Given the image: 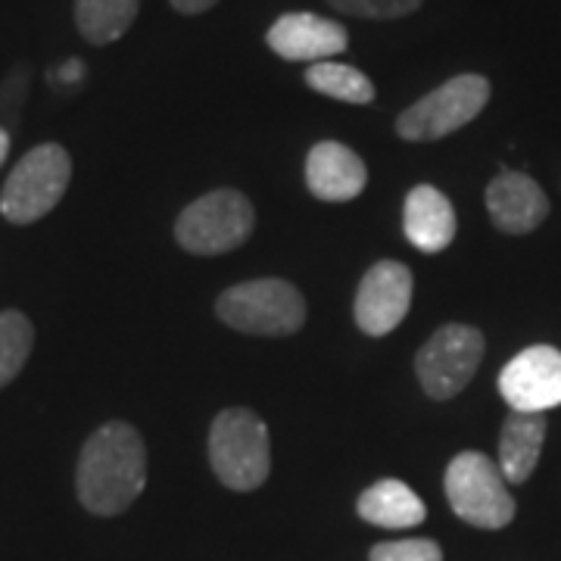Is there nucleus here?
<instances>
[{"instance_id": "39448f33", "label": "nucleus", "mask_w": 561, "mask_h": 561, "mask_svg": "<svg viewBox=\"0 0 561 561\" xmlns=\"http://www.w3.org/2000/svg\"><path fill=\"white\" fill-rule=\"evenodd\" d=\"M446 500L461 522L481 530H502L515 518V500L500 465L483 453H459L446 468Z\"/></svg>"}, {"instance_id": "4be33fe9", "label": "nucleus", "mask_w": 561, "mask_h": 561, "mask_svg": "<svg viewBox=\"0 0 561 561\" xmlns=\"http://www.w3.org/2000/svg\"><path fill=\"white\" fill-rule=\"evenodd\" d=\"M175 10H179L181 16H197V13H206V10H213L219 0H169Z\"/></svg>"}, {"instance_id": "423d86ee", "label": "nucleus", "mask_w": 561, "mask_h": 561, "mask_svg": "<svg viewBox=\"0 0 561 561\" xmlns=\"http://www.w3.org/2000/svg\"><path fill=\"white\" fill-rule=\"evenodd\" d=\"M253 203L241 191L221 187L191 203L175 221V238L197 256H219L238 250L253 234Z\"/></svg>"}, {"instance_id": "6e6552de", "label": "nucleus", "mask_w": 561, "mask_h": 561, "mask_svg": "<svg viewBox=\"0 0 561 561\" xmlns=\"http://www.w3.org/2000/svg\"><path fill=\"white\" fill-rule=\"evenodd\" d=\"M483 359V334L471 324H443L421 346L415 371L427 397L453 400L471 383Z\"/></svg>"}, {"instance_id": "f03ea898", "label": "nucleus", "mask_w": 561, "mask_h": 561, "mask_svg": "<svg viewBox=\"0 0 561 561\" xmlns=\"http://www.w3.org/2000/svg\"><path fill=\"white\" fill-rule=\"evenodd\" d=\"M209 461L228 490H256L272 471V443L265 421L250 409H225L209 431Z\"/></svg>"}, {"instance_id": "412c9836", "label": "nucleus", "mask_w": 561, "mask_h": 561, "mask_svg": "<svg viewBox=\"0 0 561 561\" xmlns=\"http://www.w3.org/2000/svg\"><path fill=\"white\" fill-rule=\"evenodd\" d=\"M371 561H443V552L434 540L378 542L371 549Z\"/></svg>"}, {"instance_id": "1a4fd4ad", "label": "nucleus", "mask_w": 561, "mask_h": 561, "mask_svg": "<svg viewBox=\"0 0 561 561\" xmlns=\"http://www.w3.org/2000/svg\"><path fill=\"white\" fill-rule=\"evenodd\" d=\"M500 393L512 412L546 415L561 405V350L537 343L502 368Z\"/></svg>"}, {"instance_id": "6ab92c4d", "label": "nucleus", "mask_w": 561, "mask_h": 561, "mask_svg": "<svg viewBox=\"0 0 561 561\" xmlns=\"http://www.w3.org/2000/svg\"><path fill=\"white\" fill-rule=\"evenodd\" d=\"M35 331L22 312H0V387L13 381L32 353Z\"/></svg>"}, {"instance_id": "aec40b11", "label": "nucleus", "mask_w": 561, "mask_h": 561, "mask_svg": "<svg viewBox=\"0 0 561 561\" xmlns=\"http://www.w3.org/2000/svg\"><path fill=\"white\" fill-rule=\"evenodd\" d=\"M424 0H328L331 10L356 20H402L421 10Z\"/></svg>"}, {"instance_id": "9d476101", "label": "nucleus", "mask_w": 561, "mask_h": 561, "mask_svg": "<svg viewBox=\"0 0 561 561\" xmlns=\"http://www.w3.org/2000/svg\"><path fill=\"white\" fill-rule=\"evenodd\" d=\"M412 306V272L402 262H375L359 284L353 316L365 334L383 337L400 328Z\"/></svg>"}, {"instance_id": "ddd939ff", "label": "nucleus", "mask_w": 561, "mask_h": 561, "mask_svg": "<svg viewBox=\"0 0 561 561\" xmlns=\"http://www.w3.org/2000/svg\"><path fill=\"white\" fill-rule=\"evenodd\" d=\"M368 184V169L341 140H319L306 157V187L328 203L356 201Z\"/></svg>"}, {"instance_id": "f257e3e1", "label": "nucleus", "mask_w": 561, "mask_h": 561, "mask_svg": "<svg viewBox=\"0 0 561 561\" xmlns=\"http://www.w3.org/2000/svg\"><path fill=\"white\" fill-rule=\"evenodd\" d=\"M147 483V449L128 421L98 427L79 456V500L94 515H122Z\"/></svg>"}, {"instance_id": "f3484780", "label": "nucleus", "mask_w": 561, "mask_h": 561, "mask_svg": "<svg viewBox=\"0 0 561 561\" xmlns=\"http://www.w3.org/2000/svg\"><path fill=\"white\" fill-rule=\"evenodd\" d=\"M140 0H76V25L88 44H113L119 41L135 20Z\"/></svg>"}, {"instance_id": "f8f14e48", "label": "nucleus", "mask_w": 561, "mask_h": 561, "mask_svg": "<svg viewBox=\"0 0 561 561\" xmlns=\"http://www.w3.org/2000/svg\"><path fill=\"white\" fill-rule=\"evenodd\" d=\"M486 213L502 234H530L549 216V201L530 175L505 169L486 187Z\"/></svg>"}, {"instance_id": "5701e85b", "label": "nucleus", "mask_w": 561, "mask_h": 561, "mask_svg": "<svg viewBox=\"0 0 561 561\" xmlns=\"http://www.w3.org/2000/svg\"><path fill=\"white\" fill-rule=\"evenodd\" d=\"M7 157H10V131L0 125V165L7 162Z\"/></svg>"}, {"instance_id": "7ed1b4c3", "label": "nucleus", "mask_w": 561, "mask_h": 561, "mask_svg": "<svg viewBox=\"0 0 561 561\" xmlns=\"http://www.w3.org/2000/svg\"><path fill=\"white\" fill-rule=\"evenodd\" d=\"M219 319L241 331L260 337H287L297 334L306 321V300L302 294L280 278L243 280L228 287L216 302Z\"/></svg>"}, {"instance_id": "20e7f679", "label": "nucleus", "mask_w": 561, "mask_h": 561, "mask_svg": "<svg viewBox=\"0 0 561 561\" xmlns=\"http://www.w3.org/2000/svg\"><path fill=\"white\" fill-rule=\"evenodd\" d=\"M72 181V160L60 144H38L32 147L16 169L3 181L0 191V213L13 225H32L44 219L62 201Z\"/></svg>"}, {"instance_id": "4468645a", "label": "nucleus", "mask_w": 561, "mask_h": 561, "mask_svg": "<svg viewBox=\"0 0 561 561\" xmlns=\"http://www.w3.org/2000/svg\"><path fill=\"white\" fill-rule=\"evenodd\" d=\"M402 231L421 253H440L456 238V209L449 197L434 184H419L409 191L402 206Z\"/></svg>"}, {"instance_id": "9b49d317", "label": "nucleus", "mask_w": 561, "mask_h": 561, "mask_svg": "<svg viewBox=\"0 0 561 561\" xmlns=\"http://www.w3.org/2000/svg\"><path fill=\"white\" fill-rule=\"evenodd\" d=\"M265 44L280 60L321 62L350 47V32L341 22L319 13H284L278 22H272Z\"/></svg>"}, {"instance_id": "a211bd4d", "label": "nucleus", "mask_w": 561, "mask_h": 561, "mask_svg": "<svg viewBox=\"0 0 561 561\" xmlns=\"http://www.w3.org/2000/svg\"><path fill=\"white\" fill-rule=\"evenodd\" d=\"M306 84H309L312 91L324 94V98H331V101L356 103V106L375 103V84H371V79H368L362 69L346 66V62H312V66L306 69Z\"/></svg>"}, {"instance_id": "2eb2a0df", "label": "nucleus", "mask_w": 561, "mask_h": 561, "mask_svg": "<svg viewBox=\"0 0 561 561\" xmlns=\"http://www.w3.org/2000/svg\"><path fill=\"white\" fill-rule=\"evenodd\" d=\"M546 443V419L512 412L500 434V471L508 483L530 481Z\"/></svg>"}, {"instance_id": "0eeeda50", "label": "nucleus", "mask_w": 561, "mask_h": 561, "mask_svg": "<svg viewBox=\"0 0 561 561\" xmlns=\"http://www.w3.org/2000/svg\"><path fill=\"white\" fill-rule=\"evenodd\" d=\"M486 101H490V81L478 72H461L440 88H434L431 94H424L409 110H402L397 119V135L415 144L440 140L478 119Z\"/></svg>"}, {"instance_id": "dca6fc26", "label": "nucleus", "mask_w": 561, "mask_h": 561, "mask_svg": "<svg viewBox=\"0 0 561 561\" xmlns=\"http://www.w3.org/2000/svg\"><path fill=\"white\" fill-rule=\"evenodd\" d=\"M356 512H359L362 522L375 524V527H390V530L415 527L427 515V508H424L419 493L409 483L393 481V478L368 486L359 496Z\"/></svg>"}]
</instances>
